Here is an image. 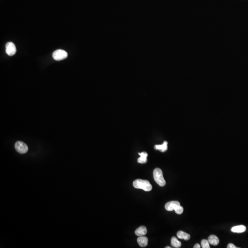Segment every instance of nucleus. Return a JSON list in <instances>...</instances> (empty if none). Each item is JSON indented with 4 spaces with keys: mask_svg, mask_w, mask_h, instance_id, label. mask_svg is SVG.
Wrapping results in <instances>:
<instances>
[{
    "mask_svg": "<svg viewBox=\"0 0 248 248\" xmlns=\"http://www.w3.org/2000/svg\"><path fill=\"white\" fill-rule=\"evenodd\" d=\"M16 150L21 154L26 153L28 151V147L25 143L20 141L16 142L15 144Z\"/></svg>",
    "mask_w": 248,
    "mask_h": 248,
    "instance_id": "4",
    "label": "nucleus"
},
{
    "mask_svg": "<svg viewBox=\"0 0 248 248\" xmlns=\"http://www.w3.org/2000/svg\"><path fill=\"white\" fill-rule=\"evenodd\" d=\"M137 241L141 247H145L148 245V239L146 237L141 236V237H138Z\"/></svg>",
    "mask_w": 248,
    "mask_h": 248,
    "instance_id": "8",
    "label": "nucleus"
},
{
    "mask_svg": "<svg viewBox=\"0 0 248 248\" xmlns=\"http://www.w3.org/2000/svg\"><path fill=\"white\" fill-rule=\"evenodd\" d=\"M168 143L166 141H164L163 143L161 145H156L154 146V149L156 150H159L162 152H164L167 150Z\"/></svg>",
    "mask_w": 248,
    "mask_h": 248,
    "instance_id": "10",
    "label": "nucleus"
},
{
    "mask_svg": "<svg viewBox=\"0 0 248 248\" xmlns=\"http://www.w3.org/2000/svg\"><path fill=\"white\" fill-rule=\"evenodd\" d=\"M246 230V227L244 226L239 225L232 227L231 229V231L236 233H242L244 232Z\"/></svg>",
    "mask_w": 248,
    "mask_h": 248,
    "instance_id": "9",
    "label": "nucleus"
},
{
    "mask_svg": "<svg viewBox=\"0 0 248 248\" xmlns=\"http://www.w3.org/2000/svg\"><path fill=\"white\" fill-rule=\"evenodd\" d=\"M180 205V204L178 201H172L168 202L165 205V209L167 211H175L178 207Z\"/></svg>",
    "mask_w": 248,
    "mask_h": 248,
    "instance_id": "6",
    "label": "nucleus"
},
{
    "mask_svg": "<svg viewBox=\"0 0 248 248\" xmlns=\"http://www.w3.org/2000/svg\"><path fill=\"white\" fill-rule=\"evenodd\" d=\"M227 248H238V247H236L235 245L233 244V243H230L228 244L227 246Z\"/></svg>",
    "mask_w": 248,
    "mask_h": 248,
    "instance_id": "17",
    "label": "nucleus"
},
{
    "mask_svg": "<svg viewBox=\"0 0 248 248\" xmlns=\"http://www.w3.org/2000/svg\"><path fill=\"white\" fill-rule=\"evenodd\" d=\"M68 53L62 49H58L53 52V57L56 61H61L68 57Z\"/></svg>",
    "mask_w": 248,
    "mask_h": 248,
    "instance_id": "3",
    "label": "nucleus"
},
{
    "mask_svg": "<svg viewBox=\"0 0 248 248\" xmlns=\"http://www.w3.org/2000/svg\"><path fill=\"white\" fill-rule=\"evenodd\" d=\"M140 155V158H138L137 160V162L139 163L140 164H145L146 163L147 161V157H148V153H147L143 152L141 153H139Z\"/></svg>",
    "mask_w": 248,
    "mask_h": 248,
    "instance_id": "13",
    "label": "nucleus"
},
{
    "mask_svg": "<svg viewBox=\"0 0 248 248\" xmlns=\"http://www.w3.org/2000/svg\"><path fill=\"white\" fill-rule=\"evenodd\" d=\"M194 248H200V245H199L198 243H196L195 245L194 246Z\"/></svg>",
    "mask_w": 248,
    "mask_h": 248,
    "instance_id": "18",
    "label": "nucleus"
},
{
    "mask_svg": "<svg viewBox=\"0 0 248 248\" xmlns=\"http://www.w3.org/2000/svg\"><path fill=\"white\" fill-rule=\"evenodd\" d=\"M175 212H176V213L177 214H181L183 212V208L180 205L178 207L177 209L175 210Z\"/></svg>",
    "mask_w": 248,
    "mask_h": 248,
    "instance_id": "16",
    "label": "nucleus"
},
{
    "mask_svg": "<svg viewBox=\"0 0 248 248\" xmlns=\"http://www.w3.org/2000/svg\"><path fill=\"white\" fill-rule=\"evenodd\" d=\"M171 247H169V246H167V247H165V248H171Z\"/></svg>",
    "mask_w": 248,
    "mask_h": 248,
    "instance_id": "19",
    "label": "nucleus"
},
{
    "mask_svg": "<svg viewBox=\"0 0 248 248\" xmlns=\"http://www.w3.org/2000/svg\"><path fill=\"white\" fill-rule=\"evenodd\" d=\"M177 236L179 239L185 240H188L190 239V235L189 234L181 231L178 232Z\"/></svg>",
    "mask_w": 248,
    "mask_h": 248,
    "instance_id": "12",
    "label": "nucleus"
},
{
    "mask_svg": "<svg viewBox=\"0 0 248 248\" xmlns=\"http://www.w3.org/2000/svg\"><path fill=\"white\" fill-rule=\"evenodd\" d=\"M133 185L135 188L143 189L147 192L150 191L152 189V186L148 180L137 179L134 181Z\"/></svg>",
    "mask_w": 248,
    "mask_h": 248,
    "instance_id": "1",
    "label": "nucleus"
},
{
    "mask_svg": "<svg viewBox=\"0 0 248 248\" xmlns=\"http://www.w3.org/2000/svg\"><path fill=\"white\" fill-rule=\"evenodd\" d=\"M208 240L210 244L214 246H216L219 243V239L217 236L215 235H212L209 236Z\"/></svg>",
    "mask_w": 248,
    "mask_h": 248,
    "instance_id": "11",
    "label": "nucleus"
},
{
    "mask_svg": "<svg viewBox=\"0 0 248 248\" xmlns=\"http://www.w3.org/2000/svg\"><path fill=\"white\" fill-rule=\"evenodd\" d=\"M147 230L146 227L144 226H141L138 227L135 231V234L138 237L144 236L147 234Z\"/></svg>",
    "mask_w": 248,
    "mask_h": 248,
    "instance_id": "7",
    "label": "nucleus"
},
{
    "mask_svg": "<svg viewBox=\"0 0 248 248\" xmlns=\"http://www.w3.org/2000/svg\"><path fill=\"white\" fill-rule=\"evenodd\" d=\"M201 245L202 248H210V243L208 240L203 239L201 241Z\"/></svg>",
    "mask_w": 248,
    "mask_h": 248,
    "instance_id": "15",
    "label": "nucleus"
},
{
    "mask_svg": "<svg viewBox=\"0 0 248 248\" xmlns=\"http://www.w3.org/2000/svg\"><path fill=\"white\" fill-rule=\"evenodd\" d=\"M171 245L174 248H178L181 247V243L175 237H172L171 239Z\"/></svg>",
    "mask_w": 248,
    "mask_h": 248,
    "instance_id": "14",
    "label": "nucleus"
},
{
    "mask_svg": "<svg viewBox=\"0 0 248 248\" xmlns=\"http://www.w3.org/2000/svg\"><path fill=\"white\" fill-rule=\"evenodd\" d=\"M153 178L155 182L160 187H164L166 184L163 175L162 171L159 168H156L153 170Z\"/></svg>",
    "mask_w": 248,
    "mask_h": 248,
    "instance_id": "2",
    "label": "nucleus"
},
{
    "mask_svg": "<svg viewBox=\"0 0 248 248\" xmlns=\"http://www.w3.org/2000/svg\"><path fill=\"white\" fill-rule=\"evenodd\" d=\"M17 52L16 46L13 43L9 42L6 45V52L7 54L10 56H12Z\"/></svg>",
    "mask_w": 248,
    "mask_h": 248,
    "instance_id": "5",
    "label": "nucleus"
}]
</instances>
